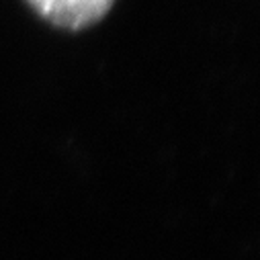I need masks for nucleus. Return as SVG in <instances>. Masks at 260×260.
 Instances as JSON below:
<instances>
[{"label": "nucleus", "mask_w": 260, "mask_h": 260, "mask_svg": "<svg viewBox=\"0 0 260 260\" xmlns=\"http://www.w3.org/2000/svg\"><path fill=\"white\" fill-rule=\"evenodd\" d=\"M27 3L47 23L68 31H80L99 23L111 11L115 0H27Z\"/></svg>", "instance_id": "nucleus-1"}]
</instances>
